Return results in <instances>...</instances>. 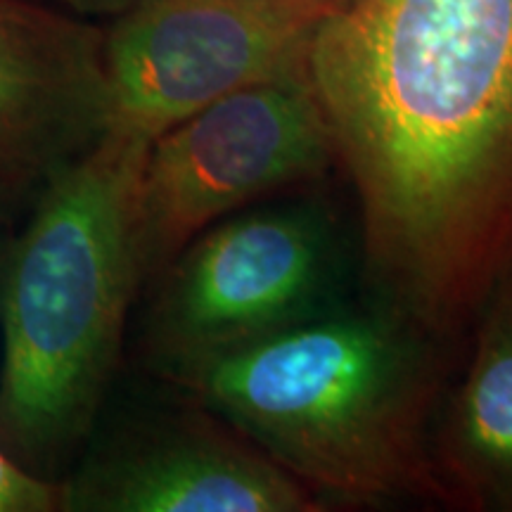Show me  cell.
Listing matches in <instances>:
<instances>
[{"mask_svg":"<svg viewBox=\"0 0 512 512\" xmlns=\"http://www.w3.org/2000/svg\"><path fill=\"white\" fill-rule=\"evenodd\" d=\"M306 79L361 209L370 297L444 342L512 266V0H354Z\"/></svg>","mask_w":512,"mask_h":512,"instance_id":"cell-1","label":"cell"},{"mask_svg":"<svg viewBox=\"0 0 512 512\" xmlns=\"http://www.w3.org/2000/svg\"><path fill=\"white\" fill-rule=\"evenodd\" d=\"M437 339L368 297L164 377L313 494L446 501L427 439Z\"/></svg>","mask_w":512,"mask_h":512,"instance_id":"cell-2","label":"cell"},{"mask_svg":"<svg viewBox=\"0 0 512 512\" xmlns=\"http://www.w3.org/2000/svg\"><path fill=\"white\" fill-rule=\"evenodd\" d=\"M150 145L105 133L57 169L10 254L0 446L46 479L91 430L145 280L138 188Z\"/></svg>","mask_w":512,"mask_h":512,"instance_id":"cell-3","label":"cell"},{"mask_svg":"<svg viewBox=\"0 0 512 512\" xmlns=\"http://www.w3.org/2000/svg\"><path fill=\"white\" fill-rule=\"evenodd\" d=\"M347 240L328 204L242 209L202 230L164 268L147 313L159 375L228 354L344 304Z\"/></svg>","mask_w":512,"mask_h":512,"instance_id":"cell-4","label":"cell"},{"mask_svg":"<svg viewBox=\"0 0 512 512\" xmlns=\"http://www.w3.org/2000/svg\"><path fill=\"white\" fill-rule=\"evenodd\" d=\"M335 140L306 76L259 83L192 114L147 150L138 252L159 275L202 230L261 197L323 178Z\"/></svg>","mask_w":512,"mask_h":512,"instance_id":"cell-5","label":"cell"},{"mask_svg":"<svg viewBox=\"0 0 512 512\" xmlns=\"http://www.w3.org/2000/svg\"><path fill=\"white\" fill-rule=\"evenodd\" d=\"M313 31L264 0H143L102 34L107 133L152 143L230 93L306 76Z\"/></svg>","mask_w":512,"mask_h":512,"instance_id":"cell-6","label":"cell"},{"mask_svg":"<svg viewBox=\"0 0 512 512\" xmlns=\"http://www.w3.org/2000/svg\"><path fill=\"white\" fill-rule=\"evenodd\" d=\"M320 498L216 415L140 422L62 484L76 512H316Z\"/></svg>","mask_w":512,"mask_h":512,"instance_id":"cell-7","label":"cell"},{"mask_svg":"<svg viewBox=\"0 0 512 512\" xmlns=\"http://www.w3.org/2000/svg\"><path fill=\"white\" fill-rule=\"evenodd\" d=\"M105 133L100 31L34 0H0V183H43Z\"/></svg>","mask_w":512,"mask_h":512,"instance_id":"cell-8","label":"cell"},{"mask_svg":"<svg viewBox=\"0 0 512 512\" xmlns=\"http://www.w3.org/2000/svg\"><path fill=\"white\" fill-rule=\"evenodd\" d=\"M432 458L446 501L512 510V266L477 311L475 347Z\"/></svg>","mask_w":512,"mask_h":512,"instance_id":"cell-9","label":"cell"},{"mask_svg":"<svg viewBox=\"0 0 512 512\" xmlns=\"http://www.w3.org/2000/svg\"><path fill=\"white\" fill-rule=\"evenodd\" d=\"M53 510H62V484L27 470L0 446V512Z\"/></svg>","mask_w":512,"mask_h":512,"instance_id":"cell-10","label":"cell"},{"mask_svg":"<svg viewBox=\"0 0 512 512\" xmlns=\"http://www.w3.org/2000/svg\"><path fill=\"white\" fill-rule=\"evenodd\" d=\"M264 3L273 5V8L287 12V15L304 19V22L318 27L325 19L339 15L347 10L354 0H264Z\"/></svg>","mask_w":512,"mask_h":512,"instance_id":"cell-11","label":"cell"},{"mask_svg":"<svg viewBox=\"0 0 512 512\" xmlns=\"http://www.w3.org/2000/svg\"><path fill=\"white\" fill-rule=\"evenodd\" d=\"M81 12H95V15H121L143 0H64Z\"/></svg>","mask_w":512,"mask_h":512,"instance_id":"cell-12","label":"cell"},{"mask_svg":"<svg viewBox=\"0 0 512 512\" xmlns=\"http://www.w3.org/2000/svg\"><path fill=\"white\" fill-rule=\"evenodd\" d=\"M15 188H10V185H3L0 183V223H3L5 214H8V200L12 195H15Z\"/></svg>","mask_w":512,"mask_h":512,"instance_id":"cell-13","label":"cell"}]
</instances>
